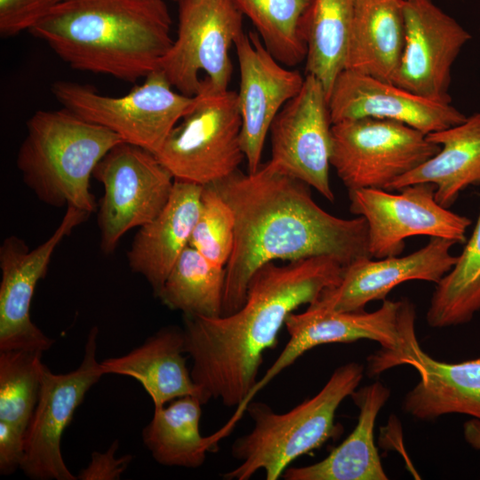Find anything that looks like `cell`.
I'll use <instances>...</instances> for the list:
<instances>
[{"mask_svg":"<svg viewBox=\"0 0 480 480\" xmlns=\"http://www.w3.org/2000/svg\"><path fill=\"white\" fill-rule=\"evenodd\" d=\"M212 185L236 219L234 247L225 268L222 316L244 305L252 276L268 262L332 256L346 267L370 257L363 217L329 213L315 202L308 184L270 161L252 173L238 169Z\"/></svg>","mask_w":480,"mask_h":480,"instance_id":"6da1fadb","label":"cell"},{"mask_svg":"<svg viewBox=\"0 0 480 480\" xmlns=\"http://www.w3.org/2000/svg\"><path fill=\"white\" fill-rule=\"evenodd\" d=\"M344 266L316 256L260 267L252 276L244 305L216 317L184 315L185 352L204 404L220 400L237 407L259 380L264 353L275 348L288 316L337 285Z\"/></svg>","mask_w":480,"mask_h":480,"instance_id":"7a4b0ae2","label":"cell"},{"mask_svg":"<svg viewBox=\"0 0 480 480\" xmlns=\"http://www.w3.org/2000/svg\"><path fill=\"white\" fill-rule=\"evenodd\" d=\"M164 0H61L29 32L72 68L135 82L171 48Z\"/></svg>","mask_w":480,"mask_h":480,"instance_id":"3957f363","label":"cell"},{"mask_svg":"<svg viewBox=\"0 0 480 480\" xmlns=\"http://www.w3.org/2000/svg\"><path fill=\"white\" fill-rule=\"evenodd\" d=\"M119 135L68 109L38 110L27 123L16 158L24 184L43 203L95 211L90 179Z\"/></svg>","mask_w":480,"mask_h":480,"instance_id":"277c9868","label":"cell"},{"mask_svg":"<svg viewBox=\"0 0 480 480\" xmlns=\"http://www.w3.org/2000/svg\"><path fill=\"white\" fill-rule=\"evenodd\" d=\"M363 377L362 364H345L334 370L316 395L286 412H276L261 402H250L246 411L253 428L232 446L233 457L241 463L223 477L248 480L263 470L267 480H277L293 460L319 448L334 435L336 411Z\"/></svg>","mask_w":480,"mask_h":480,"instance_id":"5b68a950","label":"cell"},{"mask_svg":"<svg viewBox=\"0 0 480 480\" xmlns=\"http://www.w3.org/2000/svg\"><path fill=\"white\" fill-rule=\"evenodd\" d=\"M241 130L237 92L203 84L156 156L174 180L212 184L237 171L245 159Z\"/></svg>","mask_w":480,"mask_h":480,"instance_id":"8992f818","label":"cell"},{"mask_svg":"<svg viewBox=\"0 0 480 480\" xmlns=\"http://www.w3.org/2000/svg\"><path fill=\"white\" fill-rule=\"evenodd\" d=\"M144 79L127 94L117 97L63 80L54 82L52 92L63 108L114 132L123 141L156 155L171 131L188 113L195 96L176 92L159 69Z\"/></svg>","mask_w":480,"mask_h":480,"instance_id":"52a82bcc","label":"cell"},{"mask_svg":"<svg viewBox=\"0 0 480 480\" xmlns=\"http://www.w3.org/2000/svg\"><path fill=\"white\" fill-rule=\"evenodd\" d=\"M177 37L159 70L179 92L196 96L204 84L225 91L233 72L229 48L244 32L235 0H178Z\"/></svg>","mask_w":480,"mask_h":480,"instance_id":"ba28073f","label":"cell"},{"mask_svg":"<svg viewBox=\"0 0 480 480\" xmlns=\"http://www.w3.org/2000/svg\"><path fill=\"white\" fill-rule=\"evenodd\" d=\"M331 165L348 191L388 189L434 156L440 147L401 123L357 118L332 124Z\"/></svg>","mask_w":480,"mask_h":480,"instance_id":"9c48e42d","label":"cell"},{"mask_svg":"<svg viewBox=\"0 0 480 480\" xmlns=\"http://www.w3.org/2000/svg\"><path fill=\"white\" fill-rule=\"evenodd\" d=\"M92 177L104 188L98 210L100 249L112 253L130 229L152 220L171 196L174 179L155 154L127 142L113 147Z\"/></svg>","mask_w":480,"mask_h":480,"instance_id":"30bf717a","label":"cell"},{"mask_svg":"<svg viewBox=\"0 0 480 480\" xmlns=\"http://www.w3.org/2000/svg\"><path fill=\"white\" fill-rule=\"evenodd\" d=\"M397 193L379 188L348 191L349 210L367 224L368 252L372 259L400 255L414 236L464 243L471 220L437 203L431 183L404 186Z\"/></svg>","mask_w":480,"mask_h":480,"instance_id":"8fae6325","label":"cell"},{"mask_svg":"<svg viewBox=\"0 0 480 480\" xmlns=\"http://www.w3.org/2000/svg\"><path fill=\"white\" fill-rule=\"evenodd\" d=\"M414 322V306L404 299L384 300L372 312L332 311L308 306L302 313H291L284 324L288 342L234 414L241 418L254 396L307 351L324 344L365 339L379 342L380 351L394 353L401 348L407 329Z\"/></svg>","mask_w":480,"mask_h":480,"instance_id":"7c38bea8","label":"cell"},{"mask_svg":"<svg viewBox=\"0 0 480 480\" xmlns=\"http://www.w3.org/2000/svg\"><path fill=\"white\" fill-rule=\"evenodd\" d=\"M98 328L87 336L80 365L57 374L44 364L38 401L25 438L23 473L36 480H76L62 458L60 442L64 430L87 391L105 375L97 360Z\"/></svg>","mask_w":480,"mask_h":480,"instance_id":"4fadbf2b","label":"cell"},{"mask_svg":"<svg viewBox=\"0 0 480 480\" xmlns=\"http://www.w3.org/2000/svg\"><path fill=\"white\" fill-rule=\"evenodd\" d=\"M332 124L323 84L306 75L300 91L272 122L269 161L282 172L305 182L333 202L329 179Z\"/></svg>","mask_w":480,"mask_h":480,"instance_id":"5bb4252c","label":"cell"},{"mask_svg":"<svg viewBox=\"0 0 480 480\" xmlns=\"http://www.w3.org/2000/svg\"><path fill=\"white\" fill-rule=\"evenodd\" d=\"M90 213L68 206L51 236L32 251L25 241L11 236L0 246V351H46L54 340L31 320L30 307L36 286L48 268L56 247L86 220Z\"/></svg>","mask_w":480,"mask_h":480,"instance_id":"9a60e30c","label":"cell"},{"mask_svg":"<svg viewBox=\"0 0 480 480\" xmlns=\"http://www.w3.org/2000/svg\"><path fill=\"white\" fill-rule=\"evenodd\" d=\"M404 44L393 84L451 103L452 67L470 34L432 0H404Z\"/></svg>","mask_w":480,"mask_h":480,"instance_id":"2e32d148","label":"cell"},{"mask_svg":"<svg viewBox=\"0 0 480 480\" xmlns=\"http://www.w3.org/2000/svg\"><path fill=\"white\" fill-rule=\"evenodd\" d=\"M403 364L414 367L420 375L403 401L407 413L420 420L451 413L480 420V357L460 363L437 361L420 347L412 325L398 351H378L368 357L367 374L377 375Z\"/></svg>","mask_w":480,"mask_h":480,"instance_id":"e0dca14e","label":"cell"},{"mask_svg":"<svg viewBox=\"0 0 480 480\" xmlns=\"http://www.w3.org/2000/svg\"><path fill=\"white\" fill-rule=\"evenodd\" d=\"M242 117L241 143L248 172L257 171L267 134L282 108L301 89L305 76L277 61L259 35L244 31L236 39Z\"/></svg>","mask_w":480,"mask_h":480,"instance_id":"ac0fdd59","label":"cell"},{"mask_svg":"<svg viewBox=\"0 0 480 480\" xmlns=\"http://www.w3.org/2000/svg\"><path fill=\"white\" fill-rule=\"evenodd\" d=\"M452 240L430 237L422 248L405 256L357 260L344 268L340 283L308 306L332 311L364 310L367 303L384 300L397 285L411 280L437 284L456 262Z\"/></svg>","mask_w":480,"mask_h":480,"instance_id":"d6986e66","label":"cell"},{"mask_svg":"<svg viewBox=\"0 0 480 480\" xmlns=\"http://www.w3.org/2000/svg\"><path fill=\"white\" fill-rule=\"evenodd\" d=\"M328 106L332 124L370 117L401 123L425 134L467 118L452 103L433 101L393 83L347 69L334 81Z\"/></svg>","mask_w":480,"mask_h":480,"instance_id":"ffe728a7","label":"cell"},{"mask_svg":"<svg viewBox=\"0 0 480 480\" xmlns=\"http://www.w3.org/2000/svg\"><path fill=\"white\" fill-rule=\"evenodd\" d=\"M203 186L174 180L169 200L149 222L140 227L127 252L131 269L143 276L156 296L177 260L189 245Z\"/></svg>","mask_w":480,"mask_h":480,"instance_id":"44dd1931","label":"cell"},{"mask_svg":"<svg viewBox=\"0 0 480 480\" xmlns=\"http://www.w3.org/2000/svg\"><path fill=\"white\" fill-rule=\"evenodd\" d=\"M183 329L166 326L149 336L140 347L100 362L105 374H119L139 381L149 395L154 408L177 398L202 393L186 365ZM204 404V403H203Z\"/></svg>","mask_w":480,"mask_h":480,"instance_id":"7402d4cb","label":"cell"},{"mask_svg":"<svg viewBox=\"0 0 480 480\" xmlns=\"http://www.w3.org/2000/svg\"><path fill=\"white\" fill-rule=\"evenodd\" d=\"M359 409L350 435L324 460L305 467H289L286 480H387L374 444L376 418L390 396L380 381L355 390L350 396Z\"/></svg>","mask_w":480,"mask_h":480,"instance_id":"603a6c76","label":"cell"},{"mask_svg":"<svg viewBox=\"0 0 480 480\" xmlns=\"http://www.w3.org/2000/svg\"><path fill=\"white\" fill-rule=\"evenodd\" d=\"M404 36V0H354L345 69L393 83Z\"/></svg>","mask_w":480,"mask_h":480,"instance_id":"cb8c5ba5","label":"cell"},{"mask_svg":"<svg viewBox=\"0 0 480 480\" xmlns=\"http://www.w3.org/2000/svg\"><path fill=\"white\" fill-rule=\"evenodd\" d=\"M439 151L413 171L394 181L387 190L416 183H431L435 197L449 208L470 186L480 185V112L459 124L427 134Z\"/></svg>","mask_w":480,"mask_h":480,"instance_id":"d4e9b609","label":"cell"},{"mask_svg":"<svg viewBox=\"0 0 480 480\" xmlns=\"http://www.w3.org/2000/svg\"><path fill=\"white\" fill-rule=\"evenodd\" d=\"M202 404L198 397L186 396L154 408L142 439L157 463L196 468L204 463L207 452L217 449L219 440L213 434L200 433Z\"/></svg>","mask_w":480,"mask_h":480,"instance_id":"484cf974","label":"cell"},{"mask_svg":"<svg viewBox=\"0 0 480 480\" xmlns=\"http://www.w3.org/2000/svg\"><path fill=\"white\" fill-rule=\"evenodd\" d=\"M354 0H314L306 19V75L323 84L327 97L345 69Z\"/></svg>","mask_w":480,"mask_h":480,"instance_id":"4316f807","label":"cell"},{"mask_svg":"<svg viewBox=\"0 0 480 480\" xmlns=\"http://www.w3.org/2000/svg\"><path fill=\"white\" fill-rule=\"evenodd\" d=\"M225 268L187 246L170 271L156 297L169 308L184 315L222 316Z\"/></svg>","mask_w":480,"mask_h":480,"instance_id":"83f0119b","label":"cell"},{"mask_svg":"<svg viewBox=\"0 0 480 480\" xmlns=\"http://www.w3.org/2000/svg\"><path fill=\"white\" fill-rule=\"evenodd\" d=\"M314 0H235L266 49L285 67L307 55L306 19Z\"/></svg>","mask_w":480,"mask_h":480,"instance_id":"f1b7e54d","label":"cell"},{"mask_svg":"<svg viewBox=\"0 0 480 480\" xmlns=\"http://www.w3.org/2000/svg\"><path fill=\"white\" fill-rule=\"evenodd\" d=\"M480 310V212L472 235L451 270L436 284L426 320L433 328L469 322Z\"/></svg>","mask_w":480,"mask_h":480,"instance_id":"f546056e","label":"cell"},{"mask_svg":"<svg viewBox=\"0 0 480 480\" xmlns=\"http://www.w3.org/2000/svg\"><path fill=\"white\" fill-rule=\"evenodd\" d=\"M42 355L37 350L0 351V420L26 432L39 397Z\"/></svg>","mask_w":480,"mask_h":480,"instance_id":"4dcf8cb0","label":"cell"},{"mask_svg":"<svg viewBox=\"0 0 480 480\" xmlns=\"http://www.w3.org/2000/svg\"><path fill=\"white\" fill-rule=\"evenodd\" d=\"M235 230V214L229 204L212 184L203 186L189 245L212 263L226 268L234 247Z\"/></svg>","mask_w":480,"mask_h":480,"instance_id":"1f68e13d","label":"cell"},{"mask_svg":"<svg viewBox=\"0 0 480 480\" xmlns=\"http://www.w3.org/2000/svg\"><path fill=\"white\" fill-rule=\"evenodd\" d=\"M61 0H0V33L15 36L30 30Z\"/></svg>","mask_w":480,"mask_h":480,"instance_id":"d6a6232c","label":"cell"},{"mask_svg":"<svg viewBox=\"0 0 480 480\" xmlns=\"http://www.w3.org/2000/svg\"><path fill=\"white\" fill-rule=\"evenodd\" d=\"M118 449V440H115L105 452H95L92 454L90 464L77 475L80 480H113L119 479L132 460L130 454L120 458L115 457Z\"/></svg>","mask_w":480,"mask_h":480,"instance_id":"836d02e7","label":"cell"},{"mask_svg":"<svg viewBox=\"0 0 480 480\" xmlns=\"http://www.w3.org/2000/svg\"><path fill=\"white\" fill-rule=\"evenodd\" d=\"M26 431L0 420V473L11 475L21 468L25 456Z\"/></svg>","mask_w":480,"mask_h":480,"instance_id":"e575fe53","label":"cell"},{"mask_svg":"<svg viewBox=\"0 0 480 480\" xmlns=\"http://www.w3.org/2000/svg\"><path fill=\"white\" fill-rule=\"evenodd\" d=\"M176 1H178V0H176Z\"/></svg>","mask_w":480,"mask_h":480,"instance_id":"d590c367","label":"cell"}]
</instances>
